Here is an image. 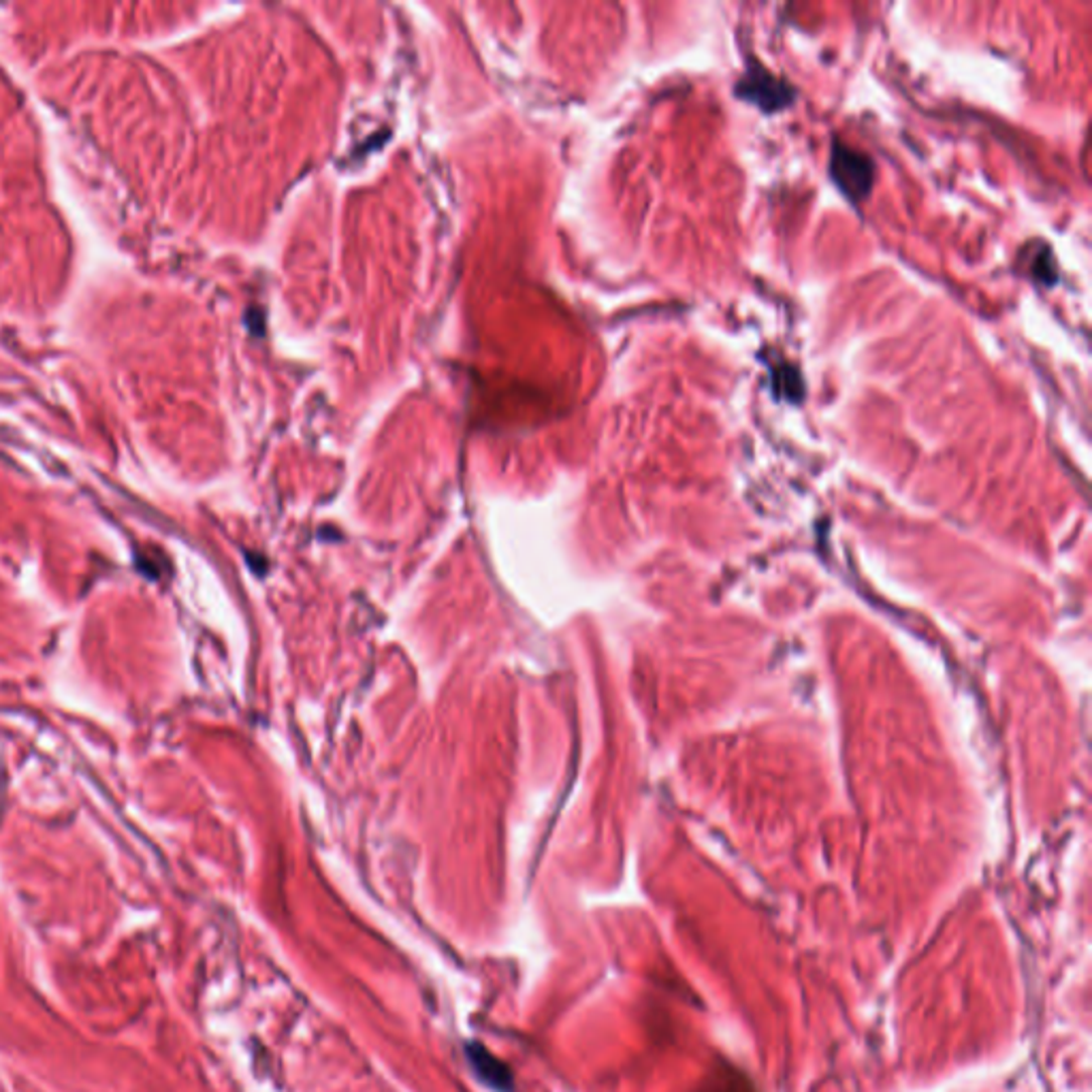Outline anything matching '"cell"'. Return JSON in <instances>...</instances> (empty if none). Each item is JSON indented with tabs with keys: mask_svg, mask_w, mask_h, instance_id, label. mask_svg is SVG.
<instances>
[{
	"mask_svg": "<svg viewBox=\"0 0 1092 1092\" xmlns=\"http://www.w3.org/2000/svg\"><path fill=\"white\" fill-rule=\"evenodd\" d=\"M771 382H773L775 398H781L792 404H800L804 400V378L794 363H787V361H779L777 365L771 363Z\"/></svg>",
	"mask_w": 1092,
	"mask_h": 1092,
	"instance_id": "277c9868",
	"label": "cell"
},
{
	"mask_svg": "<svg viewBox=\"0 0 1092 1092\" xmlns=\"http://www.w3.org/2000/svg\"><path fill=\"white\" fill-rule=\"evenodd\" d=\"M734 95L764 114H777L794 105L798 91L794 84L775 75L758 60H749L745 73L734 84Z\"/></svg>",
	"mask_w": 1092,
	"mask_h": 1092,
	"instance_id": "7a4b0ae2",
	"label": "cell"
},
{
	"mask_svg": "<svg viewBox=\"0 0 1092 1092\" xmlns=\"http://www.w3.org/2000/svg\"><path fill=\"white\" fill-rule=\"evenodd\" d=\"M1018 261L1023 263V272L1027 278H1031L1035 284L1052 286L1059 282V267H1056L1052 248L1044 240H1033L1023 250H1020Z\"/></svg>",
	"mask_w": 1092,
	"mask_h": 1092,
	"instance_id": "3957f363",
	"label": "cell"
},
{
	"mask_svg": "<svg viewBox=\"0 0 1092 1092\" xmlns=\"http://www.w3.org/2000/svg\"><path fill=\"white\" fill-rule=\"evenodd\" d=\"M828 171L834 186L853 205L865 203L877 180L875 160L840 137L832 139Z\"/></svg>",
	"mask_w": 1092,
	"mask_h": 1092,
	"instance_id": "6da1fadb",
	"label": "cell"
}]
</instances>
